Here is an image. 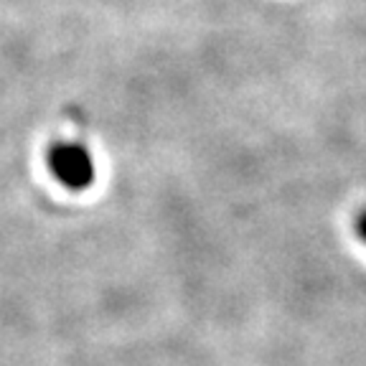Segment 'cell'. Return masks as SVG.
Instances as JSON below:
<instances>
[{"label": "cell", "instance_id": "1", "mask_svg": "<svg viewBox=\"0 0 366 366\" xmlns=\"http://www.w3.org/2000/svg\"><path fill=\"white\" fill-rule=\"evenodd\" d=\"M49 168L69 191H86L94 183V158L79 143H56L49 150Z\"/></svg>", "mask_w": 366, "mask_h": 366}, {"label": "cell", "instance_id": "2", "mask_svg": "<svg viewBox=\"0 0 366 366\" xmlns=\"http://www.w3.org/2000/svg\"><path fill=\"white\" fill-rule=\"evenodd\" d=\"M356 234H359V239L366 244V209L356 217Z\"/></svg>", "mask_w": 366, "mask_h": 366}]
</instances>
